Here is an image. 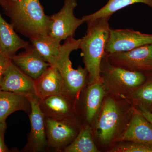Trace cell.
<instances>
[{
    "label": "cell",
    "mask_w": 152,
    "mask_h": 152,
    "mask_svg": "<svg viewBox=\"0 0 152 152\" xmlns=\"http://www.w3.org/2000/svg\"><path fill=\"white\" fill-rule=\"evenodd\" d=\"M119 97L107 94L104 98L96 118V132L99 140L103 145H109L122 132V126L128 117L132 115L134 107L125 108V102Z\"/></svg>",
    "instance_id": "cell-3"
},
{
    "label": "cell",
    "mask_w": 152,
    "mask_h": 152,
    "mask_svg": "<svg viewBox=\"0 0 152 152\" xmlns=\"http://www.w3.org/2000/svg\"><path fill=\"white\" fill-rule=\"evenodd\" d=\"M30 41L50 66L56 67L61 42L49 34L31 39Z\"/></svg>",
    "instance_id": "cell-20"
},
{
    "label": "cell",
    "mask_w": 152,
    "mask_h": 152,
    "mask_svg": "<svg viewBox=\"0 0 152 152\" xmlns=\"http://www.w3.org/2000/svg\"><path fill=\"white\" fill-rule=\"evenodd\" d=\"M141 86L123 97L138 110L152 111V73L146 75Z\"/></svg>",
    "instance_id": "cell-19"
},
{
    "label": "cell",
    "mask_w": 152,
    "mask_h": 152,
    "mask_svg": "<svg viewBox=\"0 0 152 152\" xmlns=\"http://www.w3.org/2000/svg\"><path fill=\"white\" fill-rule=\"evenodd\" d=\"M101 77L107 94L123 98L141 86L146 75L111 64L106 53L101 64Z\"/></svg>",
    "instance_id": "cell-5"
},
{
    "label": "cell",
    "mask_w": 152,
    "mask_h": 152,
    "mask_svg": "<svg viewBox=\"0 0 152 152\" xmlns=\"http://www.w3.org/2000/svg\"><path fill=\"white\" fill-rule=\"evenodd\" d=\"M47 152H63L80 132L82 124L78 119L56 120L45 116Z\"/></svg>",
    "instance_id": "cell-6"
},
{
    "label": "cell",
    "mask_w": 152,
    "mask_h": 152,
    "mask_svg": "<svg viewBox=\"0 0 152 152\" xmlns=\"http://www.w3.org/2000/svg\"><path fill=\"white\" fill-rule=\"evenodd\" d=\"M0 6L15 30L30 40L49 34L50 17L45 13L40 0H0Z\"/></svg>",
    "instance_id": "cell-1"
},
{
    "label": "cell",
    "mask_w": 152,
    "mask_h": 152,
    "mask_svg": "<svg viewBox=\"0 0 152 152\" xmlns=\"http://www.w3.org/2000/svg\"><path fill=\"white\" fill-rule=\"evenodd\" d=\"M81 39L68 38L60 47L57 66L64 85V94L76 104L83 91L88 83V73L86 69L79 66L77 69L72 67L70 55L79 49Z\"/></svg>",
    "instance_id": "cell-4"
},
{
    "label": "cell",
    "mask_w": 152,
    "mask_h": 152,
    "mask_svg": "<svg viewBox=\"0 0 152 152\" xmlns=\"http://www.w3.org/2000/svg\"><path fill=\"white\" fill-rule=\"evenodd\" d=\"M34 91L35 95L39 100L64 93L62 78L58 68L50 66L34 80Z\"/></svg>",
    "instance_id": "cell-16"
},
{
    "label": "cell",
    "mask_w": 152,
    "mask_h": 152,
    "mask_svg": "<svg viewBox=\"0 0 152 152\" xmlns=\"http://www.w3.org/2000/svg\"><path fill=\"white\" fill-rule=\"evenodd\" d=\"M29 43L22 39L0 14V53L12 58L20 49H26Z\"/></svg>",
    "instance_id": "cell-17"
},
{
    "label": "cell",
    "mask_w": 152,
    "mask_h": 152,
    "mask_svg": "<svg viewBox=\"0 0 152 152\" xmlns=\"http://www.w3.org/2000/svg\"><path fill=\"white\" fill-rule=\"evenodd\" d=\"M107 56L113 65L145 75L152 73V44L129 51L107 54Z\"/></svg>",
    "instance_id": "cell-7"
},
{
    "label": "cell",
    "mask_w": 152,
    "mask_h": 152,
    "mask_svg": "<svg viewBox=\"0 0 152 152\" xmlns=\"http://www.w3.org/2000/svg\"><path fill=\"white\" fill-rule=\"evenodd\" d=\"M0 90L27 96L35 94L34 80L11 61L3 75Z\"/></svg>",
    "instance_id": "cell-15"
},
{
    "label": "cell",
    "mask_w": 152,
    "mask_h": 152,
    "mask_svg": "<svg viewBox=\"0 0 152 152\" xmlns=\"http://www.w3.org/2000/svg\"><path fill=\"white\" fill-rule=\"evenodd\" d=\"M11 60L17 67L34 80L50 66L32 45L24 51L12 57Z\"/></svg>",
    "instance_id": "cell-14"
},
{
    "label": "cell",
    "mask_w": 152,
    "mask_h": 152,
    "mask_svg": "<svg viewBox=\"0 0 152 152\" xmlns=\"http://www.w3.org/2000/svg\"><path fill=\"white\" fill-rule=\"evenodd\" d=\"M31 104L29 116L31 131L22 152H47L45 116L39 105V99L35 94L28 96Z\"/></svg>",
    "instance_id": "cell-9"
},
{
    "label": "cell",
    "mask_w": 152,
    "mask_h": 152,
    "mask_svg": "<svg viewBox=\"0 0 152 152\" xmlns=\"http://www.w3.org/2000/svg\"><path fill=\"white\" fill-rule=\"evenodd\" d=\"M137 3L145 4L152 8V0H109L99 10L94 13L84 16L82 19L87 23L101 18H110L117 11Z\"/></svg>",
    "instance_id": "cell-21"
},
{
    "label": "cell",
    "mask_w": 152,
    "mask_h": 152,
    "mask_svg": "<svg viewBox=\"0 0 152 152\" xmlns=\"http://www.w3.org/2000/svg\"><path fill=\"white\" fill-rule=\"evenodd\" d=\"M152 44V34H144L132 29H112L105 48L107 54L129 51Z\"/></svg>",
    "instance_id": "cell-10"
},
{
    "label": "cell",
    "mask_w": 152,
    "mask_h": 152,
    "mask_svg": "<svg viewBox=\"0 0 152 152\" xmlns=\"http://www.w3.org/2000/svg\"><path fill=\"white\" fill-rule=\"evenodd\" d=\"M7 129L6 121L0 123V152H10L9 149L4 142V134Z\"/></svg>",
    "instance_id": "cell-24"
},
{
    "label": "cell",
    "mask_w": 152,
    "mask_h": 152,
    "mask_svg": "<svg viewBox=\"0 0 152 152\" xmlns=\"http://www.w3.org/2000/svg\"><path fill=\"white\" fill-rule=\"evenodd\" d=\"M110 19L101 18L87 23L86 33L81 39L79 49L88 73V85L102 82L101 64L110 35Z\"/></svg>",
    "instance_id": "cell-2"
},
{
    "label": "cell",
    "mask_w": 152,
    "mask_h": 152,
    "mask_svg": "<svg viewBox=\"0 0 152 152\" xmlns=\"http://www.w3.org/2000/svg\"><path fill=\"white\" fill-rule=\"evenodd\" d=\"M107 94L102 82L87 85L77 101L83 102V109L77 113L78 118L81 114L86 124H92L97 117Z\"/></svg>",
    "instance_id": "cell-13"
},
{
    "label": "cell",
    "mask_w": 152,
    "mask_h": 152,
    "mask_svg": "<svg viewBox=\"0 0 152 152\" xmlns=\"http://www.w3.org/2000/svg\"><path fill=\"white\" fill-rule=\"evenodd\" d=\"M11 61V58L0 53V83L5 72Z\"/></svg>",
    "instance_id": "cell-25"
},
{
    "label": "cell",
    "mask_w": 152,
    "mask_h": 152,
    "mask_svg": "<svg viewBox=\"0 0 152 152\" xmlns=\"http://www.w3.org/2000/svg\"><path fill=\"white\" fill-rule=\"evenodd\" d=\"M125 141L152 145V125L135 107L124 130L114 142Z\"/></svg>",
    "instance_id": "cell-11"
},
{
    "label": "cell",
    "mask_w": 152,
    "mask_h": 152,
    "mask_svg": "<svg viewBox=\"0 0 152 152\" xmlns=\"http://www.w3.org/2000/svg\"><path fill=\"white\" fill-rule=\"evenodd\" d=\"M77 5V0H64L59 12L50 17L49 35L60 42L74 37L76 30L84 23L74 15V10Z\"/></svg>",
    "instance_id": "cell-8"
},
{
    "label": "cell",
    "mask_w": 152,
    "mask_h": 152,
    "mask_svg": "<svg viewBox=\"0 0 152 152\" xmlns=\"http://www.w3.org/2000/svg\"><path fill=\"white\" fill-rule=\"evenodd\" d=\"M140 113L152 125V112L145 110H138Z\"/></svg>",
    "instance_id": "cell-26"
},
{
    "label": "cell",
    "mask_w": 152,
    "mask_h": 152,
    "mask_svg": "<svg viewBox=\"0 0 152 152\" xmlns=\"http://www.w3.org/2000/svg\"><path fill=\"white\" fill-rule=\"evenodd\" d=\"M151 112H152V111Z\"/></svg>",
    "instance_id": "cell-28"
},
{
    "label": "cell",
    "mask_w": 152,
    "mask_h": 152,
    "mask_svg": "<svg viewBox=\"0 0 152 152\" xmlns=\"http://www.w3.org/2000/svg\"><path fill=\"white\" fill-rule=\"evenodd\" d=\"M39 105L47 118L56 120L78 119L76 104L64 93L39 99Z\"/></svg>",
    "instance_id": "cell-12"
},
{
    "label": "cell",
    "mask_w": 152,
    "mask_h": 152,
    "mask_svg": "<svg viewBox=\"0 0 152 152\" xmlns=\"http://www.w3.org/2000/svg\"><path fill=\"white\" fill-rule=\"evenodd\" d=\"M111 149L110 152H152V145L135 142H119Z\"/></svg>",
    "instance_id": "cell-23"
},
{
    "label": "cell",
    "mask_w": 152,
    "mask_h": 152,
    "mask_svg": "<svg viewBox=\"0 0 152 152\" xmlns=\"http://www.w3.org/2000/svg\"><path fill=\"white\" fill-rule=\"evenodd\" d=\"M93 139L91 125L82 124L77 135L63 152H99Z\"/></svg>",
    "instance_id": "cell-22"
},
{
    "label": "cell",
    "mask_w": 152,
    "mask_h": 152,
    "mask_svg": "<svg viewBox=\"0 0 152 152\" xmlns=\"http://www.w3.org/2000/svg\"><path fill=\"white\" fill-rule=\"evenodd\" d=\"M31 104L28 96L0 90V123L18 111L30 113Z\"/></svg>",
    "instance_id": "cell-18"
},
{
    "label": "cell",
    "mask_w": 152,
    "mask_h": 152,
    "mask_svg": "<svg viewBox=\"0 0 152 152\" xmlns=\"http://www.w3.org/2000/svg\"><path fill=\"white\" fill-rule=\"evenodd\" d=\"M6 1H16V0H6Z\"/></svg>",
    "instance_id": "cell-27"
}]
</instances>
